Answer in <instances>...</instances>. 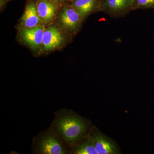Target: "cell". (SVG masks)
I'll list each match as a JSON object with an SVG mask.
<instances>
[{"label":"cell","instance_id":"obj_3","mask_svg":"<svg viewBox=\"0 0 154 154\" xmlns=\"http://www.w3.org/2000/svg\"><path fill=\"white\" fill-rule=\"evenodd\" d=\"M82 17L70 5H65L61 11L60 20L64 28L73 31L78 28Z\"/></svg>","mask_w":154,"mask_h":154},{"label":"cell","instance_id":"obj_2","mask_svg":"<svg viewBox=\"0 0 154 154\" xmlns=\"http://www.w3.org/2000/svg\"><path fill=\"white\" fill-rule=\"evenodd\" d=\"M36 152L39 154H63L67 153L57 135L47 131L40 136L36 142Z\"/></svg>","mask_w":154,"mask_h":154},{"label":"cell","instance_id":"obj_12","mask_svg":"<svg viewBox=\"0 0 154 154\" xmlns=\"http://www.w3.org/2000/svg\"><path fill=\"white\" fill-rule=\"evenodd\" d=\"M154 9V0H133L132 9Z\"/></svg>","mask_w":154,"mask_h":154},{"label":"cell","instance_id":"obj_6","mask_svg":"<svg viewBox=\"0 0 154 154\" xmlns=\"http://www.w3.org/2000/svg\"><path fill=\"white\" fill-rule=\"evenodd\" d=\"M64 41V37L60 31L55 27H51L45 30L42 45L43 50H52L60 46Z\"/></svg>","mask_w":154,"mask_h":154},{"label":"cell","instance_id":"obj_7","mask_svg":"<svg viewBox=\"0 0 154 154\" xmlns=\"http://www.w3.org/2000/svg\"><path fill=\"white\" fill-rule=\"evenodd\" d=\"M98 154L119 153L115 145L110 140L99 132H96L91 137Z\"/></svg>","mask_w":154,"mask_h":154},{"label":"cell","instance_id":"obj_10","mask_svg":"<svg viewBox=\"0 0 154 154\" xmlns=\"http://www.w3.org/2000/svg\"><path fill=\"white\" fill-rule=\"evenodd\" d=\"M133 0H102L101 9L113 13L132 9Z\"/></svg>","mask_w":154,"mask_h":154},{"label":"cell","instance_id":"obj_13","mask_svg":"<svg viewBox=\"0 0 154 154\" xmlns=\"http://www.w3.org/2000/svg\"><path fill=\"white\" fill-rule=\"evenodd\" d=\"M53 1H56V2H58L60 3H63L66 1H69L70 2L71 0H53Z\"/></svg>","mask_w":154,"mask_h":154},{"label":"cell","instance_id":"obj_9","mask_svg":"<svg viewBox=\"0 0 154 154\" xmlns=\"http://www.w3.org/2000/svg\"><path fill=\"white\" fill-rule=\"evenodd\" d=\"M102 0H71L70 5L82 18L97 9L101 8Z\"/></svg>","mask_w":154,"mask_h":154},{"label":"cell","instance_id":"obj_1","mask_svg":"<svg viewBox=\"0 0 154 154\" xmlns=\"http://www.w3.org/2000/svg\"><path fill=\"white\" fill-rule=\"evenodd\" d=\"M54 128L57 134L64 141L72 144L82 137L85 131L87 125L81 118L67 114L56 120Z\"/></svg>","mask_w":154,"mask_h":154},{"label":"cell","instance_id":"obj_11","mask_svg":"<svg viewBox=\"0 0 154 154\" xmlns=\"http://www.w3.org/2000/svg\"><path fill=\"white\" fill-rule=\"evenodd\" d=\"M73 153L76 154H98L91 137L88 138L73 149Z\"/></svg>","mask_w":154,"mask_h":154},{"label":"cell","instance_id":"obj_5","mask_svg":"<svg viewBox=\"0 0 154 154\" xmlns=\"http://www.w3.org/2000/svg\"><path fill=\"white\" fill-rule=\"evenodd\" d=\"M61 3L53 0H36L37 11L42 21L45 23L51 21Z\"/></svg>","mask_w":154,"mask_h":154},{"label":"cell","instance_id":"obj_4","mask_svg":"<svg viewBox=\"0 0 154 154\" xmlns=\"http://www.w3.org/2000/svg\"><path fill=\"white\" fill-rule=\"evenodd\" d=\"M44 28L42 26L25 28L21 31V36L24 42L34 49L39 48L42 44Z\"/></svg>","mask_w":154,"mask_h":154},{"label":"cell","instance_id":"obj_8","mask_svg":"<svg viewBox=\"0 0 154 154\" xmlns=\"http://www.w3.org/2000/svg\"><path fill=\"white\" fill-rule=\"evenodd\" d=\"M41 20L37 11L36 0H28L22 18L23 25L26 28H34L39 26Z\"/></svg>","mask_w":154,"mask_h":154}]
</instances>
